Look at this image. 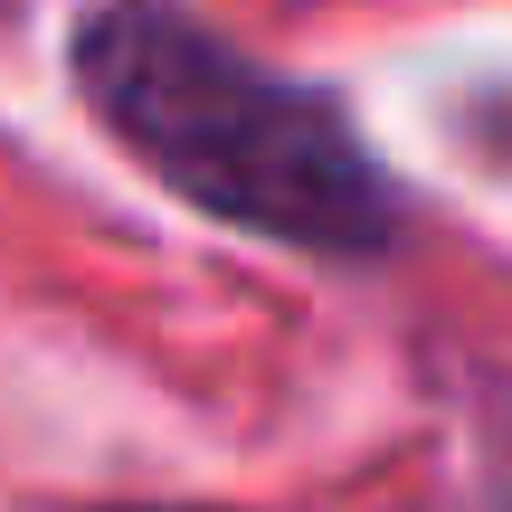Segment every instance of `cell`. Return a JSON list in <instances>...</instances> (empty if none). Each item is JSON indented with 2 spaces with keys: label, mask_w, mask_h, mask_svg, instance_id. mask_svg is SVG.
<instances>
[{
  "label": "cell",
  "mask_w": 512,
  "mask_h": 512,
  "mask_svg": "<svg viewBox=\"0 0 512 512\" xmlns=\"http://www.w3.org/2000/svg\"><path fill=\"white\" fill-rule=\"evenodd\" d=\"M67 95L133 171L256 247L389 266L418 228L408 181L342 95L256 57L190 0H86L67 19Z\"/></svg>",
  "instance_id": "6da1fadb"
},
{
  "label": "cell",
  "mask_w": 512,
  "mask_h": 512,
  "mask_svg": "<svg viewBox=\"0 0 512 512\" xmlns=\"http://www.w3.org/2000/svg\"><path fill=\"white\" fill-rule=\"evenodd\" d=\"M86 512H238V503H86Z\"/></svg>",
  "instance_id": "7a4b0ae2"
}]
</instances>
